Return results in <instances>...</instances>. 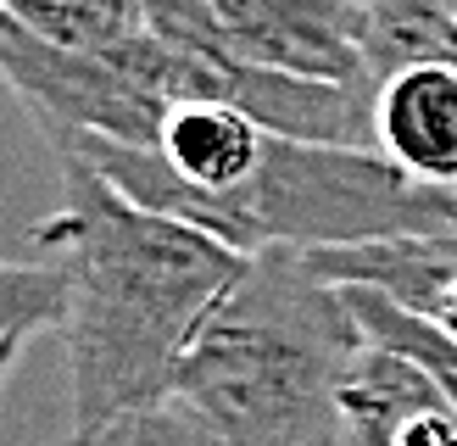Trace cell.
I'll return each mask as SVG.
<instances>
[{"label":"cell","instance_id":"1","mask_svg":"<svg viewBox=\"0 0 457 446\" xmlns=\"http://www.w3.org/2000/svg\"><path fill=\"white\" fill-rule=\"evenodd\" d=\"M62 162V207L34 223V245L67 274V379L73 430L173 396V374L207 312L245 274V252L123 195L73 151Z\"/></svg>","mask_w":457,"mask_h":446},{"label":"cell","instance_id":"2","mask_svg":"<svg viewBox=\"0 0 457 446\" xmlns=\"http://www.w3.org/2000/svg\"><path fill=\"white\" fill-rule=\"evenodd\" d=\"M362 346L346 285L307 252H262L207 312L173 396L228 446H340V391Z\"/></svg>","mask_w":457,"mask_h":446},{"label":"cell","instance_id":"3","mask_svg":"<svg viewBox=\"0 0 457 446\" xmlns=\"http://www.w3.org/2000/svg\"><path fill=\"white\" fill-rule=\"evenodd\" d=\"M0 73L51 151L84 140L151 151L179 106L168 89L162 39L151 29L106 51H67L0 17Z\"/></svg>","mask_w":457,"mask_h":446},{"label":"cell","instance_id":"4","mask_svg":"<svg viewBox=\"0 0 457 446\" xmlns=\"http://www.w3.org/2000/svg\"><path fill=\"white\" fill-rule=\"evenodd\" d=\"M235 51L302 78L374 89L357 39V0H212ZM379 95V89H374Z\"/></svg>","mask_w":457,"mask_h":446},{"label":"cell","instance_id":"5","mask_svg":"<svg viewBox=\"0 0 457 446\" xmlns=\"http://www.w3.org/2000/svg\"><path fill=\"white\" fill-rule=\"evenodd\" d=\"M340 446H457V401L419 357L369 334L340 391Z\"/></svg>","mask_w":457,"mask_h":446},{"label":"cell","instance_id":"6","mask_svg":"<svg viewBox=\"0 0 457 446\" xmlns=\"http://www.w3.org/2000/svg\"><path fill=\"white\" fill-rule=\"evenodd\" d=\"M307 257L329 279L369 285L457 341V235H402V240H369V245H340V252H307Z\"/></svg>","mask_w":457,"mask_h":446},{"label":"cell","instance_id":"7","mask_svg":"<svg viewBox=\"0 0 457 446\" xmlns=\"http://www.w3.org/2000/svg\"><path fill=\"white\" fill-rule=\"evenodd\" d=\"M379 151L424 185L457 190V67H407L379 89Z\"/></svg>","mask_w":457,"mask_h":446},{"label":"cell","instance_id":"8","mask_svg":"<svg viewBox=\"0 0 457 446\" xmlns=\"http://www.w3.org/2000/svg\"><path fill=\"white\" fill-rule=\"evenodd\" d=\"M357 39L374 89L407 67H457V0H357Z\"/></svg>","mask_w":457,"mask_h":446},{"label":"cell","instance_id":"9","mask_svg":"<svg viewBox=\"0 0 457 446\" xmlns=\"http://www.w3.org/2000/svg\"><path fill=\"white\" fill-rule=\"evenodd\" d=\"M0 17L67 51H106L145 34V0H0Z\"/></svg>","mask_w":457,"mask_h":446},{"label":"cell","instance_id":"10","mask_svg":"<svg viewBox=\"0 0 457 446\" xmlns=\"http://www.w3.org/2000/svg\"><path fill=\"white\" fill-rule=\"evenodd\" d=\"M67 324V274L62 262H6L0 268V374L12 379L34 334Z\"/></svg>","mask_w":457,"mask_h":446},{"label":"cell","instance_id":"11","mask_svg":"<svg viewBox=\"0 0 457 446\" xmlns=\"http://www.w3.org/2000/svg\"><path fill=\"white\" fill-rule=\"evenodd\" d=\"M67 446H228L190 401L156 396L129 413H112L101 424H79Z\"/></svg>","mask_w":457,"mask_h":446},{"label":"cell","instance_id":"12","mask_svg":"<svg viewBox=\"0 0 457 446\" xmlns=\"http://www.w3.org/2000/svg\"><path fill=\"white\" fill-rule=\"evenodd\" d=\"M346 290H352V307H357L362 329L379 334V341H391V346H402L407 357H419V363L446 385V396L457 401V341H452V334H441L436 324L413 318L402 301L379 296V290H369V285H346Z\"/></svg>","mask_w":457,"mask_h":446}]
</instances>
